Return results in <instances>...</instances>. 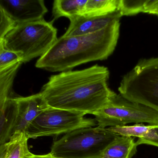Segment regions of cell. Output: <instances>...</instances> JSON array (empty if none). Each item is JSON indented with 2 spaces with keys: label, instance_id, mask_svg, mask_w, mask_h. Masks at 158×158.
<instances>
[{
  "label": "cell",
  "instance_id": "6da1fadb",
  "mask_svg": "<svg viewBox=\"0 0 158 158\" xmlns=\"http://www.w3.org/2000/svg\"><path fill=\"white\" fill-rule=\"evenodd\" d=\"M109 77L108 68L98 64L62 72L51 76L40 93L51 108L92 114L114 92L108 85Z\"/></svg>",
  "mask_w": 158,
  "mask_h": 158
},
{
  "label": "cell",
  "instance_id": "7a4b0ae2",
  "mask_svg": "<svg viewBox=\"0 0 158 158\" xmlns=\"http://www.w3.org/2000/svg\"><path fill=\"white\" fill-rule=\"evenodd\" d=\"M120 20L95 33L77 36H62L37 61L36 67L50 72H64L89 62L106 60L117 45Z\"/></svg>",
  "mask_w": 158,
  "mask_h": 158
},
{
  "label": "cell",
  "instance_id": "3957f363",
  "mask_svg": "<svg viewBox=\"0 0 158 158\" xmlns=\"http://www.w3.org/2000/svg\"><path fill=\"white\" fill-rule=\"evenodd\" d=\"M52 22L44 19L18 24L0 44L20 55L23 63L44 55L58 40L57 29Z\"/></svg>",
  "mask_w": 158,
  "mask_h": 158
},
{
  "label": "cell",
  "instance_id": "277c9868",
  "mask_svg": "<svg viewBox=\"0 0 158 158\" xmlns=\"http://www.w3.org/2000/svg\"><path fill=\"white\" fill-rule=\"evenodd\" d=\"M119 136L108 128H80L54 141L50 153L58 158H101Z\"/></svg>",
  "mask_w": 158,
  "mask_h": 158
},
{
  "label": "cell",
  "instance_id": "5b68a950",
  "mask_svg": "<svg viewBox=\"0 0 158 158\" xmlns=\"http://www.w3.org/2000/svg\"><path fill=\"white\" fill-rule=\"evenodd\" d=\"M118 91L130 101L158 110V58L140 60L123 77Z\"/></svg>",
  "mask_w": 158,
  "mask_h": 158
},
{
  "label": "cell",
  "instance_id": "8992f818",
  "mask_svg": "<svg viewBox=\"0 0 158 158\" xmlns=\"http://www.w3.org/2000/svg\"><path fill=\"white\" fill-rule=\"evenodd\" d=\"M92 114L95 116L98 126L102 128L132 123L158 125V110L130 101L114 92L108 103Z\"/></svg>",
  "mask_w": 158,
  "mask_h": 158
},
{
  "label": "cell",
  "instance_id": "52a82bcc",
  "mask_svg": "<svg viewBox=\"0 0 158 158\" xmlns=\"http://www.w3.org/2000/svg\"><path fill=\"white\" fill-rule=\"evenodd\" d=\"M85 113L49 108L43 111L30 125L25 134L28 139L58 136L74 130L94 127L95 119L85 118Z\"/></svg>",
  "mask_w": 158,
  "mask_h": 158
},
{
  "label": "cell",
  "instance_id": "ba28073f",
  "mask_svg": "<svg viewBox=\"0 0 158 158\" xmlns=\"http://www.w3.org/2000/svg\"><path fill=\"white\" fill-rule=\"evenodd\" d=\"M0 8L17 24L44 19L48 12L43 0H0Z\"/></svg>",
  "mask_w": 158,
  "mask_h": 158
},
{
  "label": "cell",
  "instance_id": "9c48e42d",
  "mask_svg": "<svg viewBox=\"0 0 158 158\" xmlns=\"http://www.w3.org/2000/svg\"><path fill=\"white\" fill-rule=\"evenodd\" d=\"M15 99L18 116L12 135L25 133L32 122L43 111L50 107L40 92L28 97H17Z\"/></svg>",
  "mask_w": 158,
  "mask_h": 158
},
{
  "label": "cell",
  "instance_id": "30bf717a",
  "mask_svg": "<svg viewBox=\"0 0 158 158\" xmlns=\"http://www.w3.org/2000/svg\"><path fill=\"white\" fill-rule=\"evenodd\" d=\"M119 10L101 16H77L70 19V24L64 37L77 36L100 31L115 20L121 19Z\"/></svg>",
  "mask_w": 158,
  "mask_h": 158
},
{
  "label": "cell",
  "instance_id": "8fae6325",
  "mask_svg": "<svg viewBox=\"0 0 158 158\" xmlns=\"http://www.w3.org/2000/svg\"><path fill=\"white\" fill-rule=\"evenodd\" d=\"M0 145L10 140L16 124L18 109L15 98H10L0 108Z\"/></svg>",
  "mask_w": 158,
  "mask_h": 158
},
{
  "label": "cell",
  "instance_id": "7c38bea8",
  "mask_svg": "<svg viewBox=\"0 0 158 158\" xmlns=\"http://www.w3.org/2000/svg\"><path fill=\"white\" fill-rule=\"evenodd\" d=\"M137 146L133 138L119 135L108 146L101 158H132Z\"/></svg>",
  "mask_w": 158,
  "mask_h": 158
},
{
  "label": "cell",
  "instance_id": "4fadbf2b",
  "mask_svg": "<svg viewBox=\"0 0 158 158\" xmlns=\"http://www.w3.org/2000/svg\"><path fill=\"white\" fill-rule=\"evenodd\" d=\"M28 139L25 133L13 135L8 142L0 145V158H23L30 154Z\"/></svg>",
  "mask_w": 158,
  "mask_h": 158
},
{
  "label": "cell",
  "instance_id": "5bb4252c",
  "mask_svg": "<svg viewBox=\"0 0 158 158\" xmlns=\"http://www.w3.org/2000/svg\"><path fill=\"white\" fill-rule=\"evenodd\" d=\"M88 0H55L53 3V20L62 17L71 18L81 16Z\"/></svg>",
  "mask_w": 158,
  "mask_h": 158
},
{
  "label": "cell",
  "instance_id": "9a60e30c",
  "mask_svg": "<svg viewBox=\"0 0 158 158\" xmlns=\"http://www.w3.org/2000/svg\"><path fill=\"white\" fill-rule=\"evenodd\" d=\"M119 11L122 16L135 15L141 12L158 15V0H120Z\"/></svg>",
  "mask_w": 158,
  "mask_h": 158
},
{
  "label": "cell",
  "instance_id": "2e32d148",
  "mask_svg": "<svg viewBox=\"0 0 158 158\" xmlns=\"http://www.w3.org/2000/svg\"><path fill=\"white\" fill-rule=\"evenodd\" d=\"M120 0H88L81 16H101L119 10Z\"/></svg>",
  "mask_w": 158,
  "mask_h": 158
},
{
  "label": "cell",
  "instance_id": "e0dca14e",
  "mask_svg": "<svg viewBox=\"0 0 158 158\" xmlns=\"http://www.w3.org/2000/svg\"><path fill=\"white\" fill-rule=\"evenodd\" d=\"M23 62L18 63L0 71V108L3 107L9 97L15 77Z\"/></svg>",
  "mask_w": 158,
  "mask_h": 158
},
{
  "label": "cell",
  "instance_id": "ac0fdd59",
  "mask_svg": "<svg viewBox=\"0 0 158 158\" xmlns=\"http://www.w3.org/2000/svg\"><path fill=\"white\" fill-rule=\"evenodd\" d=\"M153 125H145L143 123H137L132 126H117L108 127L113 133L123 136L136 137L138 138L145 136Z\"/></svg>",
  "mask_w": 158,
  "mask_h": 158
},
{
  "label": "cell",
  "instance_id": "d6986e66",
  "mask_svg": "<svg viewBox=\"0 0 158 158\" xmlns=\"http://www.w3.org/2000/svg\"><path fill=\"white\" fill-rule=\"evenodd\" d=\"M20 62H22V59L19 54L6 49L2 44H0V71H3Z\"/></svg>",
  "mask_w": 158,
  "mask_h": 158
},
{
  "label": "cell",
  "instance_id": "ffe728a7",
  "mask_svg": "<svg viewBox=\"0 0 158 158\" xmlns=\"http://www.w3.org/2000/svg\"><path fill=\"white\" fill-rule=\"evenodd\" d=\"M0 41L4 39L5 36L16 26L17 24L12 19L3 9L0 8Z\"/></svg>",
  "mask_w": 158,
  "mask_h": 158
},
{
  "label": "cell",
  "instance_id": "44dd1931",
  "mask_svg": "<svg viewBox=\"0 0 158 158\" xmlns=\"http://www.w3.org/2000/svg\"><path fill=\"white\" fill-rule=\"evenodd\" d=\"M137 145L147 144L158 147V125H153L148 134L136 141Z\"/></svg>",
  "mask_w": 158,
  "mask_h": 158
},
{
  "label": "cell",
  "instance_id": "7402d4cb",
  "mask_svg": "<svg viewBox=\"0 0 158 158\" xmlns=\"http://www.w3.org/2000/svg\"><path fill=\"white\" fill-rule=\"evenodd\" d=\"M23 158H58L52 156L50 153L43 155H35L32 152Z\"/></svg>",
  "mask_w": 158,
  "mask_h": 158
}]
</instances>
